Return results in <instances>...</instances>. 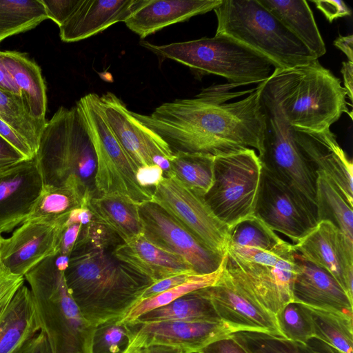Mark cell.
Instances as JSON below:
<instances>
[{"instance_id": "obj_1", "label": "cell", "mask_w": 353, "mask_h": 353, "mask_svg": "<svg viewBox=\"0 0 353 353\" xmlns=\"http://www.w3.org/2000/svg\"><path fill=\"white\" fill-rule=\"evenodd\" d=\"M264 82L254 89L234 92L231 90L239 87L235 84L213 85L193 99L164 103L150 114H132L173 153L218 157L247 148L259 153L265 130L261 101Z\"/></svg>"}, {"instance_id": "obj_56", "label": "cell", "mask_w": 353, "mask_h": 353, "mask_svg": "<svg viewBox=\"0 0 353 353\" xmlns=\"http://www.w3.org/2000/svg\"><path fill=\"white\" fill-rule=\"evenodd\" d=\"M128 353H143V350L141 349L139 350H137V351H134V352H128Z\"/></svg>"}, {"instance_id": "obj_7", "label": "cell", "mask_w": 353, "mask_h": 353, "mask_svg": "<svg viewBox=\"0 0 353 353\" xmlns=\"http://www.w3.org/2000/svg\"><path fill=\"white\" fill-rule=\"evenodd\" d=\"M35 157L44 185H59L71 175L85 183V179L95 171L96 159L87 125L77 105L59 108L46 122Z\"/></svg>"}, {"instance_id": "obj_57", "label": "cell", "mask_w": 353, "mask_h": 353, "mask_svg": "<svg viewBox=\"0 0 353 353\" xmlns=\"http://www.w3.org/2000/svg\"><path fill=\"white\" fill-rule=\"evenodd\" d=\"M2 238H3L2 235L0 234V245H1V241Z\"/></svg>"}, {"instance_id": "obj_19", "label": "cell", "mask_w": 353, "mask_h": 353, "mask_svg": "<svg viewBox=\"0 0 353 353\" xmlns=\"http://www.w3.org/2000/svg\"><path fill=\"white\" fill-rule=\"evenodd\" d=\"M103 118L120 144L137 165L153 164L163 157L169 161L174 153L155 132L143 125L114 93L108 92L99 99Z\"/></svg>"}, {"instance_id": "obj_24", "label": "cell", "mask_w": 353, "mask_h": 353, "mask_svg": "<svg viewBox=\"0 0 353 353\" xmlns=\"http://www.w3.org/2000/svg\"><path fill=\"white\" fill-rule=\"evenodd\" d=\"M223 0H137L126 26L141 39L172 24L213 10Z\"/></svg>"}, {"instance_id": "obj_15", "label": "cell", "mask_w": 353, "mask_h": 353, "mask_svg": "<svg viewBox=\"0 0 353 353\" xmlns=\"http://www.w3.org/2000/svg\"><path fill=\"white\" fill-rule=\"evenodd\" d=\"M128 323L130 341L128 353L153 345L176 347L186 353H196L212 341L234 331L223 322L159 321Z\"/></svg>"}, {"instance_id": "obj_6", "label": "cell", "mask_w": 353, "mask_h": 353, "mask_svg": "<svg viewBox=\"0 0 353 353\" xmlns=\"http://www.w3.org/2000/svg\"><path fill=\"white\" fill-rule=\"evenodd\" d=\"M141 45L155 54L188 66L199 75L216 74L238 86L260 84L275 70L265 57L225 35L157 46Z\"/></svg>"}, {"instance_id": "obj_50", "label": "cell", "mask_w": 353, "mask_h": 353, "mask_svg": "<svg viewBox=\"0 0 353 353\" xmlns=\"http://www.w3.org/2000/svg\"><path fill=\"white\" fill-rule=\"evenodd\" d=\"M26 157L12 145L0 136V170L12 166Z\"/></svg>"}, {"instance_id": "obj_17", "label": "cell", "mask_w": 353, "mask_h": 353, "mask_svg": "<svg viewBox=\"0 0 353 353\" xmlns=\"http://www.w3.org/2000/svg\"><path fill=\"white\" fill-rule=\"evenodd\" d=\"M69 214L55 222H23L10 237H3L2 264L13 274L24 276L43 260L59 252L60 232Z\"/></svg>"}, {"instance_id": "obj_25", "label": "cell", "mask_w": 353, "mask_h": 353, "mask_svg": "<svg viewBox=\"0 0 353 353\" xmlns=\"http://www.w3.org/2000/svg\"><path fill=\"white\" fill-rule=\"evenodd\" d=\"M137 0H81L59 26L64 42H75L95 35L118 22H125Z\"/></svg>"}, {"instance_id": "obj_48", "label": "cell", "mask_w": 353, "mask_h": 353, "mask_svg": "<svg viewBox=\"0 0 353 353\" xmlns=\"http://www.w3.org/2000/svg\"><path fill=\"white\" fill-rule=\"evenodd\" d=\"M0 136L12 145L27 159L35 157L28 142L7 123L0 119Z\"/></svg>"}, {"instance_id": "obj_29", "label": "cell", "mask_w": 353, "mask_h": 353, "mask_svg": "<svg viewBox=\"0 0 353 353\" xmlns=\"http://www.w3.org/2000/svg\"><path fill=\"white\" fill-rule=\"evenodd\" d=\"M93 220L117 235L123 243L143 234L139 205L117 195L92 196L88 204Z\"/></svg>"}, {"instance_id": "obj_32", "label": "cell", "mask_w": 353, "mask_h": 353, "mask_svg": "<svg viewBox=\"0 0 353 353\" xmlns=\"http://www.w3.org/2000/svg\"><path fill=\"white\" fill-rule=\"evenodd\" d=\"M316 199L318 222L330 221L353 244L352 207L323 173H317Z\"/></svg>"}, {"instance_id": "obj_49", "label": "cell", "mask_w": 353, "mask_h": 353, "mask_svg": "<svg viewBox=\"0 0 353 353\" xmlns=\"http://www.w3.org/2000/svg\"><path fill=\"white\" fill-rule=\"evenodd\" d=\"M164 172L157 165L141 166L137 172V180L139 184L145 188L157 187L164 178Z\"/></svg>"}, {"instance_id": "obj_28", "label": "cell", "mask_w": 353, "mask_h": 353, "mask_svg": "<svg viewBox=\"0 0 353 353\" xmlns=\"http://www.w3.org/2000/svg\"><path fill=\"white\" fill-rule=\"evenodd\" d=\"M0 62L21 90L33 119L44 128L47 96L40 67L26 54L17 51H0Z\"/></svg>"}, {"instance_id": "obj_23", "label": "cell", "mask_w": 353, "mask_h": 353, "mask_svg": "<svg viewBox=\"0 0 353 353\" xmlns=\"http://www.w3.org/2000/svg\"><path fill=\"white\" fill-rule=\"evenodd\" d=\"M112 256L152 283L177 274H195L185 259L156 245L143 234L117 245Z\"/></svg>"}, {"instance_id": "obj_34", "label": "cell", "mask_w": 353, "mask_h": 353, "mask_svg": "<svg viewBox=\"0 0 353 353\" xmlns=\"http://www.w3.org/2000/svg\"><path fill=\"white\" fill-rule=\"evenodd\" d=\"M214 157L203 153L177 152L170 160V172L188 188L204 196L214 178Z\"/></svg>"}, {"instance_id": "obj_3", "label": "cell", "mask_w": 353, "mask_h": 353, "mask_svg": "<svg viewBox=\"0 0 353 353\" xmlns=\"http://www.w3.org/2000/svg\"><path fill=\"white\" fill-rule=\"evenodd\" d=\"M341 81L319 59L292 68H275L264 82L261 100L291 127L321 132L349 114Z\"/></svg>"}, {"instance_id": "obj_44", "label": "cell", "mask_w": 353, "mask_h": 353, "mask_svg": "<svg viewBox=\"0 0 353 353\" xmlns=\"http://www.w3.org/2000/svg\"><path fill=\"white\" fill-rule=\"evenodd\" d=\"M196 353H250L232 334L219 338L201 348Z\"/></svg>"}, {"instance_id": "obj_53", "label": "cell", "mask_w": 353, "mask_h": 353, "mask_svg": "<svg viewBox=\"0 0 353 353\" xmlns=\"http://www.w3.org/2000/svg\"><path fill=\"white\" fill-rule=\"evenodd\" d=\"M334 45L340 49L347 57L348 61L353 62V35H339L334 41Z\"/></svg>"}, {"instance_id": "obj_31", "label": "cell", "mask_w": 353, "mask_h": 353, "mask_svg": "<svg viewBox=\"0 0 353 353\" xmlns=\"http://www.w3.org/2000/svg\"><path fill=\"white\" fill-rule=\"evenodd\" d=\"M159 321L222 322L211 301L200 290L144 313L134 321Z\"/></svg>"}, {"instance_id": "obj_40", "label": "cell", "mask_w": 353, "mask_h": 353, "mask_svg": "<svg viewBox=\"0 0 353 353\" xmlns=\"http://www.w3.org/2000/svg\"><path fill=\"white\" fill-rule=\"evenodd\" d=\"M275 319L285 339L306 343L314 336L312 319L305 305L292 301L278 312Z\"/></svg>"}, {"instance_id": "obj_21", "label": "cell", "mask_w": 353, "mask_h": 353, "mask_svg": "<svg viewBox=\"0 0 353 353\" xmlns=\"http://www.w3.org/2000/svg\"><path fill=\"white\" fill-rule=\"evenodd\" d=\"M36 157L0 170V234L21 225L43 187Z\"/></svg>"}, {"instance_id": "obj_47", "label": "cell", "mask_w": 353, "mask_h": 353, "mask_svg": "<svg viewBox=\"0 0 353 353\" xmlns=\"http://www.w3.org/2000/svg\"><path fill=\"white\" fill-rule=\"evenodd\" d=\"M82 227L81 223L68 224L65 222L60 232L59 250L61 254L70 256Z\"/></svg>"}, {"instance_id": "obj_11", "label": "cell", "mask_w": 353, "mask_h": 353, "mask_svg": "<svg viewBox=\"0 0 353 353\" xmlns=\"http://www.w3.org/2000/svg\"><path fill=\"white\" fill-rule=\"evenodd\" d=\"M151 202L160 206L208 248L225 254L229 227L215 216L203 196L173 175L164 176L153 189Z\"/></svg>"}, {"instance_id": "obj_38", "label": "cell", "mask_w": 353, "mask_h": 353, "mask_svg": "<svg viewBox=\"0 0 353 353\" xmlns=\"http://www.w3.org/2000/svg\"><path fill=\"white\" fill-rule=\"evenodd\" d=\"M223 269V260L221 267L211 274H195L179 285L152 297L139 300L120 319L121 321L132 322L143 314L165 305L186 294L214 285L221 276Z\"/></svg>"}, {"instance_id": "obj_39", "label": "cell", "mask_w": 353, "mask_h": 353, "mask_svg": "<svg viewBox=\"0 0 353 353\" xmlns=\"http://www.w3.org/2000/svg\"><path fill=\"white\" fill-rule=\"evenodd\" d=\"M231 334L250 353H316L307 343L281 336L248 331Z\"/></svg>"}, {"instance_id": "obj_20", "label": "cell", "mask_w": 353, "mask_h": 353, "mask_svg": "<svg viewBox=\"0 0 353 353\" xmlns=\"http://www.w3.org/2000/svg\"><path fill=\"white\" fill-rule=\"evenodd\" d=\"M298 148L316 173H323L353 207V165L330 128L321 132L290 126Z\"/></svg>"}, {"instance_id": "obj_36", "label": "cell", "mask_w": 353, "mask_h": 353, "mask_svg": "<svg viewBox=\"0 0 353 353\" xmlns=\"http://www.w3.org/2000/svg\"><path fill=\"white\" fill-rule=\"evenodd\" d=\"M306 307L312 319L314 337L334 346L343 353H352V317L331 311L308 306Z\"/></svg>"}, {"instance_id": "obj_54", "label": "cell", "mask_w": 353, "mask_h": 353, "mask_svg": "<svg viewBox=\"0 0 353 353\" xmlns=\"http://www.w3.org/2000/svg\"><path fill=\"white\" fill-rule=\"evenodd\" d=\"M306 343L316 353H343L339 349L316 337L311 338Z\"/></svg>"}, {"instance_id": "obj_4", "label": "cell", "mask_w": 353, "mask_h": 353, "mask_svg": "<svg viewBox=\"0 0 353 353\" xmlns=\"http://www.w3.org/2000/svg\"><path fill=\"white\" fill-rule=\"evenodd\" d=\"M69 256H50L28 272L25 280L34 300L50 353H91L95 326L83 316L65 283Z\"/></svg>"}, {"instance_id": "obj_26", "label": "cell", "mask_w": 353, "mask_h": 353, "mask_svg": "<svg viewBox=\"0 0 353 353\" xmlns=\"http://www.w3.org/2000/svg\"><path fill=\"white\" fill-rule=\"evenodd\" d=\"M39 332L34 300L29 287L23 284L0 306V353H16Z\"/></svg>"}, {"instance_id": "obj_9", "label": "cell", "mask_w": 353, "mask_h": 353, "mask_svg": "<svg viewBox=\"0 0 353 353\" xmlns=\"http://www.w3.org/2000/svg\"><path fill=\"white\" fill-rule=\"evenodd\" d=\"M261 170L252 148L214 157L213 183L203 198L215 216L229 228L254 215Z\"/></svg>"}, {"instance_id": "obj_18", "label": "cell", "mask_w": 353, "mask_h": 353, "mask_svg": "<svg viewBox=\"0 0 353 353\" xmlns=\"http://www.w3.org/2000/svg\"><path fill=\"white\" fill-rule=\"evenodd\" d=\"M292 248L302 259L329 272L353 301V244L334 225L318 222Z\"/></svg>"}, {"instance_id": "obj_16", "label": "cell", "mask_w": 353, "mask_h": 353, "mask_svg": "<svg viewBox=\"0 0 353 353\" xmlns=\"http://www.w3.org/2000/svg\"><path fill=\"white\" fill-rule=\"evenodd\" d=\"M200 290L211 301L221 321L234 332H256L282 336L275 316L245 293L223 269L214 285Z\"/></svg>"}, {"instance_id": "obj_55", "label": "cell", "mask_w": 353, "mask_h": 353, "mask_svg": "<svg viewBox=\"0 0 353 353\" xmlns=\"http://www.w3.org/2000/svg\"><path fill=\"white\" fill-rule=\"evenodd\" d=\"M142 350L143 353H186L181 348L161 345H150Z\"/></svg>"}, {"instance_id": "obj_46", "label": "cell", "mask_w": 353, "mask_h": 353, "mask_svg": "<svg viewBox=\"0 0 353 353\" xmlns=\"http://www.w3.org/2000/svg\"><path fill=\"white\" fill-rule=\"evenodd\" d=\"M312 2L330 23L336 19L350 16L352 13L350 8L341 0H316Z\"/></svg>"}, {"instance_id": "obj_51", "label": "cell", "mask_w": 353, "mask_h": 353, "mask_svg": "<svg viewBox=\"0 0 353 353\" xmlns=\"http://www.w3.org/2000/svg\"><path fill=\"white\" fill-rule=\"evenodd\" d=\"M16 353H50L46 338L40 331L28 340Z\"/></svg>"}, {"instance_id": "obj_43", "label": "cell", "mask_w": 353, "mask_h": 353, "mask_svg": "<svg viewBox=\"0 0 353 353\" xmlns=\"http://www.w3.org/2000/svg\"><path fill=\"white\" fill-rule=\"evenodd\" d=\"M24 282L23 276L13 274L0 261V306L10 301Z\"/></svg>"}, {"instance_id": "obj_5", "label": "cell", "mask_w": 353, "mask_h": 353, "mask_svg": "<svg viewBox=\"0 0 353 353\" xmlns=\"http://www.w3.org/2000/svg\"><path fill=\"white\" fill-rule=\"evenodd\" d=\"M215 35H225L268 59L276 68L304 65L316 57L258 0H223L213 10Z\"/></svg>"}, {"instance_id": "obj_13", "label": "cell", "mask_w": 353, "mask_h": 353, "mask_svg": "<svg viewBox=\"0 0 353 353\" xmlns=\"http://www.w3.org/2000/svg\"><path fill=\"white\" fill-rule=\"evenodd\" d=\"M254 215L295 243L317 224L297 194L263 167Z\"/></svg>"}, {"instance_id": "obj_10", "label": "cell", "mask_w": 353, "mask_h": 353, "mask_svg": "<svg viewBox=\"0 0 353 353\" xmlns=\"http://www.w3.org/2000/svg\"><path fill=\"white\" fill-rule=\"evenodd\" d=\"M265 130L258 156L263 168L289 186L317 220V174L298 148L290 126L270 104L263 101Z\"/></svg>"}, {"instance_id": "obj_22", "label": "cell", "mask_w": 353, "mask_h": 353, "mask_svg": "<svg viewBox=\"0 0 353 353\" xmlns=\"http://www.w3.org/2000/svg\"><path fill=\"white\" fill-rule=\"evenodd\" d=\"M295 261L293 301L352 318L353 301L329 272L302 259L296 252Z\"/></svg>"}, {"instance_id": "obj_30", "label": "cell", "mask_w": 353, "mask_h": 353, "mask_svg": "<svg viewBox=\"0 0 353 353\" xmlns=\"http://www.w3.org/2000/svg\"><path fill=\"white\" fill-rule=\"evenodd\" d=\"M319 59L325 42L305 0H258Z\"/></svg>"}, {"instance_id": "obj_2", "label": "cell", "mask_w": 353, "mask_h": 353, "mask_svg": "<svg viewBox=\"0 0 353 353\" xmlns=\"http://www.w3.org/2000/svg\"><path fill=\"white\" fill-rule=\"evenodd\" d=\"M64 276L79 310L94 326L121 319L152 283L113 261L104 249L85 245H74Z\"/></svg>"}, {"instance_id": "obj_8", "label": "cell", "mask_w": 353, "mask_h": 353, "mask_svg": "<svg viewBox=\"0 0 353 353\" xmlns=\"http://www.w3.org/2000/svg\"><path fill=\"white\" fill-rule=\"evenodd\" d=\"M100 97L89 93L76 103L80 109L95 154L94 185L102 195H117L141 205L152 198L151 189L137 180L139 166L127 153L103 118Z\"/></svg>"}, {"instance_id": "obj_27", "label": "cell", "mask_w": 353, "mask_h": 353, "mask_svg": "<svg viewBox=\"0 0 353 353\" xmlns=\"http://www.w3.org/2000/svg\"><path fill=\"white\" fill-rule=\"evenodd\" d=\"M92 196L87 185L75 175L68 176L59 185H43L39 198L23 222H55L74 209L88 208Z\"/></svg>"}, {"instance_id": "obj_14", "label": "cell", "mask_w": 353, "mask_h": 353, "mask_svg": "<svg viewBox=\"0 0 353 353\" xmlns=\"http://www.w3.org/2000/svg\"><path fill=\"white\" fill-rule=\"evenodd\" d=\"M223 270L245 293L273 315L292 301L294 259L271 266L240 259L225 253Z\"/></svg>"}, {"instance_id": "obj_41", "label": "cell", "mask_w": 353, "mask_h": 353, "mask_svg": "<svg viewBox=\"0 0 353 353\" xmlns=\"http://www.w3.org/2000/svg\"><path fill=\"white\" fill-rule=\"evenodd\" d=\"M130 339L131 331L128 323L120 319L107 321L94 329L91 353H123Z\"/></svg>"}, {"instance_id": "obj_52", "label": "cell", "mask_w": 353, "mask_h": 353, "mask_svg": "<svg viewBox=\"0 0 353 353\" xmlns=\"http://www.w3.org/2000/svg\"><path fill=\"white\" fill-rule=\"evenodd\" d=\"M341 72L343 77V88L347 91V97L352 101L353 95V62L343 61Z\"/></svg>"}, {"instance_id": "obj_45", "label": "cell", "mask_w": 353, "mask_h": 353, "mask_svg": "<svg viewBox=\"0 0 353 353\" xmlns=\"http://www.w3.org/2000/svg\"><path fill=\"white\" fill-rule=\"evenodd\" d=\"M196 274H181L152 283L143 292L140 300L148 299L179 285L190 280Z\"/></svg>"}, {"instance_id": "obj_33", "label": "cell", "mask_w": 353, "mask_h": 353, "mask_svg": "<svg viewBox=\"0 0 353 353\" xmlns=\"http://www.w3.org/2000/svg\"><path fill=\"white\" fill-rule=\"evenodd\" d=\"M243 248L286 252L292 244L283 241L254 215L248 216L229 228L227 248Z\"/></svg>"}, {"instance_id": "obj_42", "label": "cell", "mask_w": 353, "mask_h": 353, "mask_svg": "<svg viewBox=\"0 0 353 353\" xmlns=\"http://www.w3.org/2000/svg\"><path fill=\"white\" fill-rule=\"evenodd\" d=\"M48 19L61 26L79 4L81 0H41Z\"/></svg>"}, {"instance_id": "obj_12", "label": "cell", "mask_w": 353, "mask_h": 353, "mask_svg": "<svg viewBox=\"0 0 353 353\" xmlns=\"http://www.w3.org/2000/svg\"><path fill=\"white\" fill-rule=\"evenodd\" d=\"M143 235L156 245L185 259L196 274L216 271L225 255L216 253L153 202L139 205Z\"/></svg>"}, {"instance_id": "obj_37", "label": "cell", "mask_w": 353, "mask_h": 353, "mask_svg": "<svg viewBox=\"0 0 353 353\" xmlns=\"http://www.w3.org/2000/svg\"><path fill=\"white\" fill-rule=\"evenodd\" d=\"M0 119L21 136L36 154L43 128L33 119L21 98L1 88Z\"/></svg>"}, {"instance_id": "obj_35", "label": "cell", "mask_w": 353, "mask_h": 353, "mask_svg": "<svg viewBox=\"0 0 353 353\" xmlns=\"http://www.w3.org/2000/svg\"><path fill=\"white\" fill-rule=\"evenodd\" d=\"M48 19L41 0H0V41Z\"/></svg>"}]
</instances>
